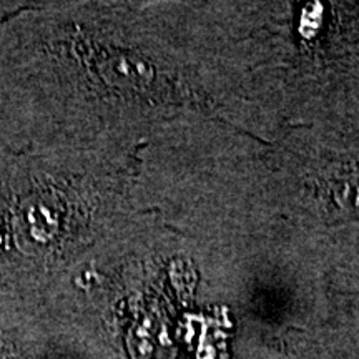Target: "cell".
<instances>
[{"label": "cell", "instance_id": "1", "mask_svg": "<svg viewBox=\"0 0 359 359\" xmlns=\"http://www.w3.org/2000/svg\"><path fill=\"white\" fill-rule=\"evenodd\" d=\"M323 205L331 223L359 222V167L343 165L327 172Z\"/></svg>", "mask_w": 359, "mask_h": 359}]
</instances>
